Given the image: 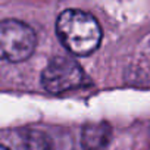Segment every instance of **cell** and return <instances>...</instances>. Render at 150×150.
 I'll return each mask as SVG.
<instances>
[{
    "mask_svg": "<svg viewBox=\"0 0 150 150\" xmlns=\"http://www.w3.org/2000/svg\"><path fill=\"white\" fill-rule=\"evenodd\" d=\"M56 34L74 56H88L102 43V28L97 19L78 9H66L57 16Z\"/></svg>",
    "mask_w": 150,
    "mask_h": 150,
    "instance_id": "6da1fadb",
    "label": "cell"
},
{
    "mask_svg": "<svg viewBox=\"0 0 150 150\" xmlns=\"http://www.w3.org/2000/svg\"><path fill=\"white\" fill-rule=\"evenodd\" d=\"M34 30L18 19L0 21V60L12 63L27 60L35 49Z\"/></svg>",
    "mask_w": 150,
    "mask_h": 150,
    "instance_id": "7a4b0ae2",
    "label": "cell"
},
{
    "mask_svg": "<svg viewBox=\"0 0 150 150\" xmlns=\"http://www.w3.org/2000/svg\"><path fill=\"white\" fill-rule=\"evenodd\" d=\"M41 84L49 93L60 94L83 88L88 84V77L75 59L56 56L43 69Z\"/></svg>",
    "mask_w": 150,
    "mask_h": 150,
    "instance_id": "3957f363",
    "label": "cell"
},
{
    "mask_svg": "<svg viewBox=\"0 0 150 150\" xmlns=\"http://www.w3.org/2000/svg\"><path fill=\"white\" fill-rule=\"evenodd\" d=\"M112 129L106 122L87 124L81 132V144L84 150H108Z\"/></svg>",
    "mask_w": 150,
    "mask_h": 150,
    "instance_id": "277c9868",
    "label": "cell"
},
{
    "mask_svg": "<svg viewBox=\"0 0 150 150\" xmlns=\"http://www.w3.org/2000/svg\"><path fill=\"white\" fill-rule=\"evenodd\" d=\"M27 147L28 150H52V141L44 132L34 131L27 140Z\"/></svg>",
    "mask_w": 150,
    "mask_h": 150,
    "instance_id": "5b68a950",
    "label": "cell"
},
{
    "mask_svg": "<svg viewBox=\"0 0 150 150\" xmlns=\"http://www.w3.org/2000/svg\"><path fill=\"white\" fill-rule=\"evenodd\" d=\"M0 150H9L8 147H5V146H2V144H0Z\"/></svg>",
    "mask_w": 150,
    "mask_h": 150,
    "instance_id": "8992f818",
    "label": "cell"
}]
</instances>
